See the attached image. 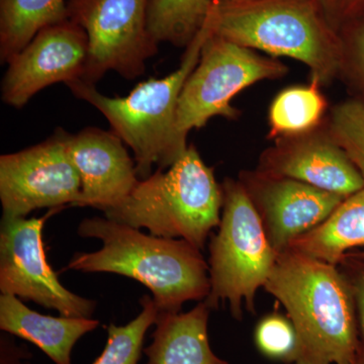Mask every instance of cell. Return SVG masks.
I'll use <instances>...</instances> for the list:
<instances>
[{"label":"cell","mask_w":364,"mask_h":364,"mask_svg":"<svg viewBox=\"0 0 364 364\" xmlns=\"http://www.w3.org/2000/svg\"><path fill=\"white\" fill-rule=\"evenodd\" d=\"M263 287L284 306L296 330L291 364H355V301L337 265L287 250L279 253Z\"/></svg>","instance_id":"1"},{"label":"cell","mask_w":364,"mask_h":364,"mask_svg":"<svg viewBox=\"0 0 364 364\" xmlns=\"http://www.w3.org/2000/svg\"><path fill=\"white\" fill-rule=\"evenodd\" d=\"M83 238H97L102 247L76 253L67 269L111 272L130 277L152 291L159 313H179L189 301H205L210 291V267L200 250L183 239L144 234L107 218L83 220Z\"/></svg>","instance_id":"2"},{"label":"cell","mask_w":364,"mask_h":364,"mask_svg":"<svg viewBox=\"0 0 364 364\" xmlns=\"http://www.w3.org/2000/svg\"><path fill=\"white\" fill-rule=\"evenodd\" d=\"M208 20L217 37L306 64L321 86L343 73V39L322 0H217Z\"/></svg>","instance_id":"3"},{"label":"cell","mask_w":364,"mask_h":364,"mask_svg":"<svg viewBox=\"0 0 364 364\" xmlns=\"http://www.w3.org/2000/svg\"><path fill=\"white\" fill-rule=\"evenodd\" d=\"M212 33L210 20L186 48L181 65L164 78L139 83L127 97H109L82 80L66 85L79 100L102 112L114 131L134 152L136 174L145 179L154 165L169 168L188 149L176 132V111L181 91L200 58Z\"/></svg>","instance_id":"4"},{"label":"cell","mask_w":364,"mask_h":364,"mask_svg":"<svg viewBox=\"0 0 364 364\" xmlns=\"http://www.w3.org/2000/svg\"><path fill=\"white\" fill-rule=\"evenodd\" d=\"M140 179L131 195L105 218L163 238L183 239L202 250L210 231L219 227L222 186L214 170L188 146L173 165Z\"/></svg>","instance_id":"5"},{"label":"cell","mask_w":364,"mask_h":364,"mask_svg":"<svg viewBox=\"0 0 364 364\" xmlns=\"http://www.w3.org/2000/svg\"><path fill=\"white\" fill-rule=\"evenodd\" d=\"M223 214L219 232L210 244V310L229 301L232 316L241 320L242 303L254 313V299L264 287L279 253L273 249L259 215L239 181L222 184Z\"/></svg>","instance_id":"6"},{"label":"cell","mask_w":364,"mask_h":364,"mask_svg":"<svg viewBox=\"0 0 364 364\" xmlns=\"http://www.w3.org/2000/svg\"><path fill=\"white\" fill-rule=\"evenodd\" d=\"M287 67L272 57H262L210 33L200 58L186 80L176 111V132L186 143L189 132L200 129L214 117L236 119L231 105L242 90L265 79L282 77Z\"/></svg>","instance_id":"7"},{"label":"cell","mask_w":364,"mask_h":364,"mask_svg":"<svg viewBox=\"0 0 364 364\" xmlns=\"http://www.w3.org/2000/svg\"><path fill=\"white\" fill-rule=\"evenodd\" d=\"M151 0H67L69 20L85 31L88 58L80 80L95 85L107 72L132 80L158 52L148 28Z\"/></svg>","instance_id":"8"},{"label":"cell","mask_w":364,"mask_h":364,"mask_svg":"<svg viewBox=\"0 0 364 364\" xmlns=\"http://www.w3.org/2000/svg\"><path fill=\"white\" fill-rule=\"evenodd\" d=\"M42 218L2 217L0 224V291L54 309L69 318H91L97 303L68 291L48 263L43 242Z\"/></svg>","instance_id":"9"},{"label":"cell","mask_w":364,"mask_h":364,"mask_svg":"<svg viewBox=\"0 0 364 364\" xmlns=\"http://www.w3.org/2000/svg\"><path fill=\"white\" fill-rule=\"evenodd\" d=\"M68 135L58 129L44 142L1 155L2 217L26 218L38 208L75 207L81 179L67 152Z\"/></svg>","instance_id":"10"},{"label":"cell","mask_w":364,"mask_h":364,"mask_svg":"<svg viewBox=\"0 0 364 364\" xmlns=\"http://www.w3.org/2000/svg\"><path fill=\"white\" fill-rule=\"evenodd\" d=\"M88 49L85 31L71 20L41 31L7 63L1 83L4 104L23 109L33 95L48 86L80 80Z\"/></svg>","instance_id":"11"},{"label":"cell","mask_w":364,"mask_h":364,"mask_svg":"<svg viewBox=\"0 0 364 364\" xmlns=\"http://www.w3.org/2000/svg\"><path fill=\"white\" fill-rule=\"evenodd\" d=\"M241 182L259 215L268 241L277 253L301 235L322 224L345 196L286 177L243 171Z\"/></svg>","instance_id":"12"},{"label":"cell","mask_w":364,"mask_h":364,"mask_svg":"<svg viewBox=\"0 0 364 364\" xmlns=\"http://www.w3.org/2000/svg\"><path fill=\"white\" fill-rule=\"evenodd\" d=\"M322 127V126H321ZM284 136L263 152L257 170L305 182L348 198L364 188V178L326 128Z\"/></svg>","instance_id":"13"},{"label":"cell","mask_w":364,"mask_h":364,"mask_svg":"<svg viewBox=\"0 0 364 364\" xmlns=\"http://www.w3.org/2000/svg\"><path fill=\"white\" fill-rule=\"evenodd\" d=\"M114 131L95 127L67 138V152L81 179L75 207L105 210L123 203L139 183L135 160Z\"/></svg>","instance_id":"14"},{"label":"cell","mask_w":364,"mask_h":364,"mask_svg":"<svg viewBox=\"0 0 364 364\" xmlns=\"http://www.w3.org/2000/svg\"><path fill=\"white\" fill-rule=\"evenodd\" d=\"M98 326L100 321L92 318L42 315L28 309L18 296H0L1 331L36 345L55 364H72V350L78 340Z\"/></svg>","instance_id":"15"},{"label":"cell","mask_w":364,"mask_h":364,"mask_svg":"<svg viewBox=\"0 0 364 364\" xmlns=\"http://www.w3.org/2000/svg\"><path fill=\"white\" fill-rule=\"evenodd\" d=\"M210 309L205 301L186 313H158L147 364H229L215 355L208 339Z\"/></svg>","instance_id":"16"},{"label":"cell","mask_w":364,"mask_h":364,"mask_svg":"<svg viewBox=\"0 0 364 364\" xmlns=\"http://www.w3.org/2000/svg\"><path fill=\"white\" fill-rule=\"evenodd\" d=\"M364 246V188L349 196L326 221L291 242L287 250L338 265L352 248Z\"/></svg>","instance_id":"17"},{"label":"cell","mask_w":364,"mask_h":364,"mask_svg":"<svg viewBox=\"0 0 364 364\" xmlns=\"http://www.w3.org/2000/svg\"><path fill=\"white\" fill-rule=\"evenodd\" d=\"M68 20L67 0H0L1 63H9L41 31Z\"/></svg>","instance_id":"18"},{"label":"cell","mask_w":364,"mask_h":364,"mask_svg":"<svg viewBox=\"0 0 364 364\" xmlns=\"http://www.w3.org/2000/svg\"><path fill=\"white\" fill-rule=\"evenodd\" d=\"M327 107L321 85L315 81L280 91L270 105L268 138L277 140L316 130L322 126Z\"/></svg>","instance_id":"19"},{"label":"cell","mask_w":364,"mask_h":364,"mask_svg":"<svg viewBox=\"0 0 364 364\" xmlns=\"http://www.w3.org/2000/svg\"><path fill=\"white\" fill-rule=\"evenodd\" d=\"M217 0H151L148 28L153 39L186 48L202 30Z\"/></svg>","instance_id":"20"},{"label":"cell","mask_w":364,"mask_h":364,"mask_svg":"<svg viewBox=\"0 0 364 364\" xmlns=\"http://www.w3.org/2000/svg\"><path fill=\"white\" fill-rule=\"evenodd\" d=\"M140 304L142 311L130 323L109 326L104 351L92 364H139L146 333L155 324L159 313L154 299L147 294L140 299Z\"/></svg>","instance_id":"21"},{"label":"cell","mask_w":364,"mask_h":364,"mask_svg":"<svg viewBox=\"0 0 364 364\" xmlns=\"http://www.w3.org/2000/svg\"><path fill=\"white\" fill-rule=\"evenodd\" d=\"M327 130L364 178V100H346L335 105Z\"/></svg>","instance_id":"22"},{"label":"cell","mask_w":364,"mask_h":364,"mask_svg":"<svg viewBox=\"0 0 364 364\" xmlns=\"http://www.w3.org/2000/svg\"><path fill=\"white\" fill-rule=\"evenodd\" d=\"M254 339L258 350L267 358L286 363H294L298 339L289 317L277 313L265 316L256 326Z\"/></svg>","instance_id":"23"},{"label":"cell","mask_w":364,"mask_h":364,"mask_svg":"<svg viewBox=\"0 0 364 364\" xmlns=\"http://www.w3.org/2000/svg\"><path fill=\"white\" fill-rule=\"evenodd\" d=\"M340 264L350 284L358 315L359 348L355 364H364V261L345 256Z\"/></svg>","instance_id":"24"},{"label":"cell","mask_w":364,"mask_h":364,"mask_svg":"<svg viewBox=\"0 0 364 364\" xmlns=\"http://www.w3.org/2000/svg\"><path fill=\"white\" fill-rule=\"evenodd\" d=\"M343 72L350 68L364 88V23L352 35L350 43L343 42Z\"/></svg>","instance_id":"25"},{"label":"cell","mask_w":364,"mask_h":364,"mask_svg":"<svg viewBox=\"0 0 364 364\" xmlns=\"http://www.w3.org/2000/svg\"><path fill=\"white\" fill-rule=\"evenodd\" d=\"M328 18L335 28L342 21L364 13V0H322Z\"/></svg>","instance_id":"26"},{"label":"cell","mask_w":364,"mask_h":364,"mask_svg":"<svg viewBox=\"0 0 364 364\" xmlns=\"http://www.w3.org/2000/svg\"><path fill=\"white\" fill-rule=\"evenodd\" d=\"M32 353L25 345H18L11 334L0 335V364H30Z\"/></svg>","instance_id":"27"},{"label":"cell","mask_w":364,"mask_h":364,"mask_svg":"<svg viewBox=\"0 0 364 364\" xmlns=\"http://www.w3.org/2000/svg\"><path fill=\"white\" fill-rule=\"evenodd\" d=\"M345 256H346V257L356 258V259L364 261V251H363V252H358V253L348 252L347 254H345ZM345 256H344V257H345Z\"/></svg>","instance_id":"28"}]
</instances>
